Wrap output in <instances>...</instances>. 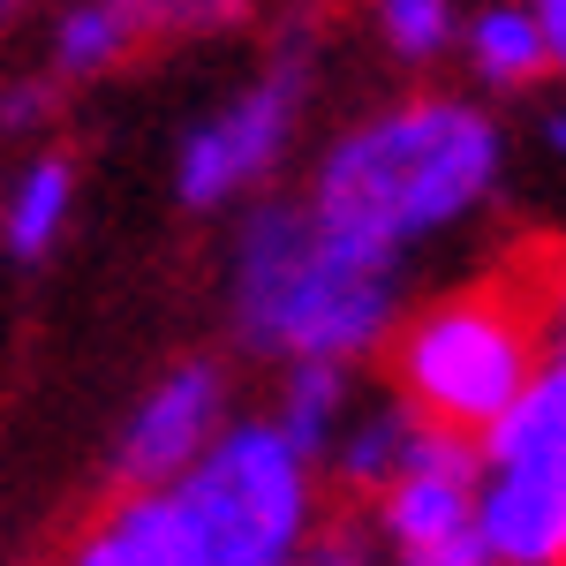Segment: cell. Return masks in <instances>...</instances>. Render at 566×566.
I'll use <instances>...</instances> for the list:
<instances>
[{
  "mask_svg": "<svg viewBox=\"0 0 566 566\" xmlns=\"http://www.w3.org/2000/svg\"><path fill=\"white\" fill-rule=\"evenodd\" d=\"M544 287H552V295H544V325H552V340H559V355H566V264L544 280Z\"/></svg>",
  "mask_w": 566,
  "mask_h": 566,
  "instance_id": "d6986e66",
  "label": "cell"
},
{
  "mask_svg": "<svg viewBox=\"0 0 566 566\" xmlns=\"http://www.w3.org/2000/svg\"><path fill=\"white\" fill-rule=\"evenodd\" d=\"M227 303L258 355L355 370L392 340L400 258L325 227L310 205H258L227 258Z\"/></svg>",
  "mask_w": 566,
  "mask_h": 566,
  "instance_id": "7a4b0ae2",
  "label": "cell"
},
{
  "mask_svg": "<svg viewBox=\"0 0 566 566\" xmlns=\"http://www.w3.org/2000/svg\"><path fill=\"white\" fill-rule=\"evenodd\" d=\"M272 423L295 438L310 461H325L333 438H340V423H348V370H340V363H287V378H280V416H272Z\"/></svg>",
  "mask_w": 566,
  "mask_h": 566,
  "instance_id": "4fadbf2b",
  "label": "cell"
},
{
  "mask_svg": "<svg viewBox=\"0 0 566 566\" xmlns=\"http://www.w3.org/2000/svg\"><path fill=\"white\" fill-rule=\"evenodd\" d=\"M219 423H227V370L212 355L175 363L159 386H144V400L122 423V453H114L122 491H167V483H181V469L219 438Z\"/></svg>",
  "mask_w": 566,
  "mask_h": 566,
  "instance_id": "ba28073f",
  "label": "cell"
},
{
  "mask_svg": "<svg viewBox=\"0 0 566 566\" xmlns=\"http://www.w3.org/2000/svg\"><path fill=\"white\" fill-rule=\"evenodd\" d=\"M122 15V31L136 39V53H159L181 39H219L234 23H250V0H106Z\"/></svg>",
  "mask_w": 566,
  "mask_h": 566,
  "instance_id": "5bb4252c",
  "label": "cell"
},
{
  "mask_svg": "<svg viewBox=\"0 0 566 566\" xmlns=\"http://www.w3.org/2000/svg\"><path fill=\"white\" fill-rule=\"evenodd\" d=\"M536 8V23H544V39H552V69L566 76V0H528Z\"/></svg>",
  "mask_w": 566,
  "mask_h": 566,
  "instance_id": "ac0fdd59",
  "label": "cell"
},
{
  "mask_svg": "<svg viewBox=\"0 0 566 566\" xmlns=\"http://www.w3.org/2000/svg\"><path fill=\"white\" fill-rule=\"evenodd\" d=\"M408 438H416V416L386 400V408H363L355 423H340L333 438V476L348 483L355 499H378L392 476H400V461H408Z\"/></svg>",
  "mask_w": 566,
  "mask_h": 566,
  "instance_id": "7c38bea8",
  "label": "cell"
},
{
  "mask_svg": "<svg viewBox=\"0 0 566 566\" xmlns=\"http://www.w3.org/2000/svg\"><path fill=\"white\" fill-rule=\"evenodd\" d=\"M39 8H45V0H0V39H8V31H23Z\"/></svg>",
  "mask_w": 566,
  "mask_h": 566,
  "instance_id": "ffe728a7",
  "label": "cell"
},
{
  "mask_svg": "<svg viewBox=\"0 0 566 566\" xmlns=\"http://www.w3.org/2000/svg\"><path fill=\"white\" fill-rule=\"evenodd\" d=\"M544 303L528 280H476L392 333V392L438 431L483 438L544 370Z\"/></svg>",
  "mask_w": 566,
  "mask_h": 566,
  "instance_id": "3957f363",
  "label": "cell"
},
{
  "mask_svg": "<svg viewBox=\"0 0 566 566\" xmlns=\"http://www.w3.org/2000/svg\"><path fill=\"white\" fill-rule=\"evenodd\" d=\"M303 566H378V559H370V536H355V528H325V536L310 544Z\"/></svg>",
  "mask_w": 566,
  "mask_h": 566,
  "instance_id": "e0dca14e",
  "label": "cell"
},
{
  "mask_svg": "<svg viewBox=\"0 0 566 566\" xmlns=\"http://www.w3.org/2000/svg\"><path fill=\"white\" fill-rule=\"evenodd\" d=\"M544 144H552V151H566V106H552V114H544Z\"/></svg>",
  "mask_w": 566,
  "mask_h": 566,
  "instance_id": "44dd1931",
  "label": "cell"
},
{
  "mask_svg": "<svg viewBox=\"0 0 566 566\" xmlns=\"http://www.w3.org/2000/svg\"><path fill=\"white\" fill-rule=\"evenodd\" d=\"M453 53L476 69L483 91H536L552 76V39H544L528 0H483L476 15L461 23Z\"/></svg>",
  "mask_w": 566,
  "mask_h": 566,
  "instance_id": "30bf717a",
  "label": "cell"
},
{
  "mask_svg": "<svg viewBox=\"0 0 566 566\" xmlns=\"http://www.w3.org/2000/svg\"><path fill=\"white\" fill-rule=\"evenodd\" d=\"M61 566H212L205 536L189 528L175 491H122L98 506Z\"/></svg>",
  "mask_w": 566,
  "mask_h": 566,
  "instance_id": "9c48e42d",
  "label": "cell"
},
{
  "mask_svg": "<svg viewBox=\"0 0 566 566\" xmlns=\"http://www.w3.org/2000/svg\"><path fill=\"white\" fill-rule=\"evenodd\" d=\"M499 175H506V136L476 98L408 91V98L348 122L325 144V159L310 167L303 205L325 227L408 258L416 242L483 212Z\"/></svg>",
  "mask_w": 566,
  "mask_h": 566,
  "instance_id": "6da1fadb",
  "label": "cell"
},
{
  "mask_svg": "<svg viewBox=\"0 0 566 566\" xmlns=\"http://www.w3.org/2000/svg\"><path fill=\"white\" fill-rule=\"evenodd\" d=\"M53 106H61V84L53 76H0V144L45 136Z\"/></svg>",
  "mask_w": 566,
  "mask_h": 566,
  "instance_id": "2e32d148",
  "label": "cell"
},
{
  "mask_svg": "<svg viewBox=\"0 0 566 566\" xmlns=\"http://www.w3.org/2000/svg\"><path fill=\"white\" fill-rule=\"evenodd\" d=\"M370 23H378V39H386L408 69L438 61L446 45L461 39V8H453V0H378Z\"/></svg>",
  "mask_w": 566,
  "mask_h": 566,
  "instance_id": "9a60e30c",
  "label": "cell"
},
{
  "mask_svg": "<svg viewBox=\"0 0 566 566\" xmlns=\"http://www.w3.org/2000/svg\"><path fill=\"white\" fill-rule=\"evenodd\" d=\"M212 566H303L317 544V461L264 423H219V438L167 483Z\"/></svg>",
  "mask_w": 566,
  "mask_h": 566,
  "instance_id": "277c9868",
  "label": "cell"
},
{
  "mask_svg": "<svg viewBox=\"0 0 566 566\" xmlns=\"http://www.w3.org/2000/svg\"><path fill=\"white\" fill-rule=\"evenodd\" d=\"M310 76H317L310 31H287V39L272 45V61L219 106L212 122H197V129L181 136L175 197L189 212H227V205L258 197L264 181L287 167L295 129H303V106H310Z\"/></svg>",
  "mask_w": 566,
  "mask_h": 566,
  "instance_id": "8992f818",
  "label": "cell"
},
{
  "mask_svg": "<svg viewBox=\"0 0 566 566\" xmlns=\"http://www.w3.org/2000/svg\"><path fill=\"white\" fill-rule=\"evenodd\" d=\"M476 438L438 431L416 416L400 476L370 499V528L392 552V566H491V544L476 522Z\"/></svg>",
  "mask_w": 566,
  "mask_h": 566,
  "instance_id": "52a82bcc",
  "label": "cell"
},
{
  "mask_svg": "<svg viewBox=\"0 0 566 566\" xmlns=\"http://www.w3.org/2000/svg\"><path fill=\"white\" fill-rule=\"evenodd\" d=\"M69 212H76V167H69V151H31L15 167V181H8V197H0V250L15 264H39L61 242Z\"/></svg>",
  "mask_w": 566,
  "mask_h": 566,
  "instance_id": "8fae6325",
  "label": "cell"
},
{
  "mask_svg": "<svg viewBox=\"0 0 566 566\" xmlns=\"http://www.w3.org/2000/svg\"><path fill=\"white\" fill-rule=\"evenodd\" d=\"M476 522L491 566H566V355L476 438Z\"/></svg>",
  "mask_w": 566,
  "mask_h": 566,
  "instance_id": "5b68a950",
  "label": "cell"
}]
</instances>
